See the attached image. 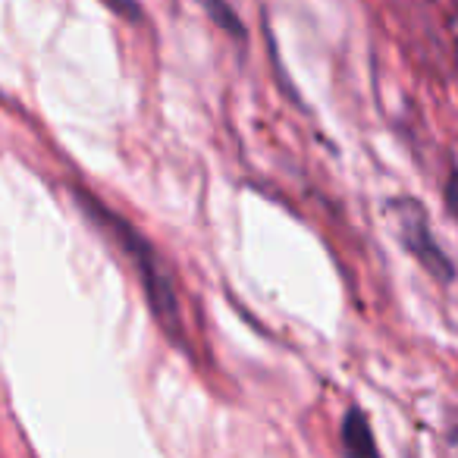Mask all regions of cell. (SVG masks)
<instances>
[{"mask_svg":"<svg viewBox=\"0 0 458 458\" xmlns=\"http://www.w3.org/2000/svg\"><path fill=\"white\" fill-rule=\"evenodd\" d=\"M395 214H399V229H402L405 249L418 258L427 274H433L439 283H449L452 276H455V267H452V261L443 255L439 242L433 239L424 208H420L418 201H399L395 204Z\"/></svg>","mask_w":458,"mask_h":458,"instance_id":"2","label":"cell"},{"mask_svg":"<svg viewBox=\"0 0 458 458\" xmlns=\"http://www.w3.org/2000/svg\"><path fill=\"white\" fill-rule=\"evenodd\" d=\"M445 204H449V214L458 220V170H452L445 179Z\"/></svg>","mask_w":458,"mask_h":458,"instance_id":"4","label":"cell"},{"mask_svg":"<svg viewBox=\"0 0 458 458\" xmlns=\"http://www.w3.org/2000/svg\"><path fill=\"white\" fill-rule=\"evenodd\" d=\"M343 449L349 458H380L374 443V430L368 424V414L361 408H349L343 418Z\"/></svg>","mask_w":458,"mask_h":458,"instance_id":"3","label":"cell"},{"mask_svg":"<svg viewBox=\"0 0 458 458\" xmlns=\"http://www.w3.org/2000/svg\"><path fill=\"white\" fill-rule=\"evenodd\" d=\"M98 220L107 223L110 233L120 239V245H123V251L129 255V261H132L135 270H139L141 289H145L148 305H151V314H154V320L160 324V330H164L166 336L179 339V336H182V318H179L176 289H173L170 274H166V267L160 264L157 251H154L151 245H148L145 239H141L139 233L129 226V223H123L120 216L107 214L104 208H98Z\"/></svg>","mask_w":458,"mask_h":458,"instance_id":"1","label":"cell"},{"mask_svg":"<svg viewBox=\"0 0 458 458\" xmlns=\"http://www.w3.org/2000/svg\"><path fill=\"white\" fill-rule=\"evenodd\" d=\"M114 13L126 16V20H139V7H135V0H104Z\"/></svg>","mask_w":458,"mask_h":458,"instance_id":"5","label":"cell"}]
</instances>
